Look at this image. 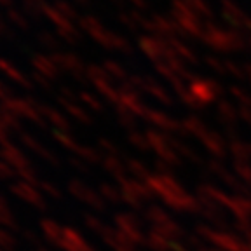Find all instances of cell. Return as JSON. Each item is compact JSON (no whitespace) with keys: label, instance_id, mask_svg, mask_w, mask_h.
Wrapping results in <instances>:
<instances>
[]
</instances>
